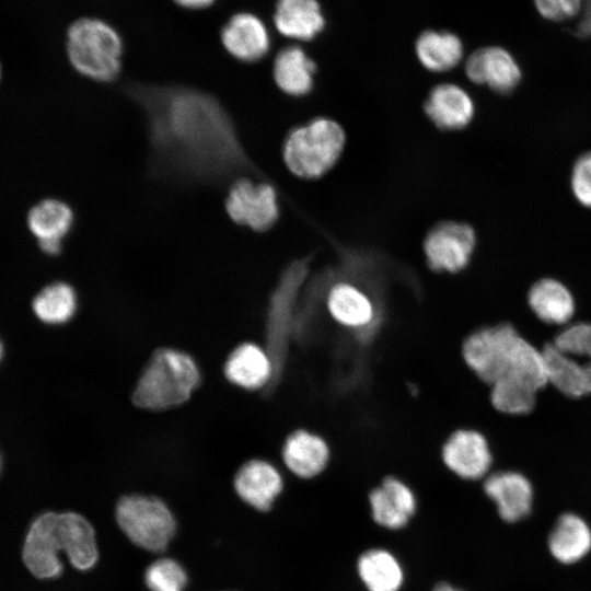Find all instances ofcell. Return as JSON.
Masks as SVG:
<instances>
[{"label":"cell","instance_id":"1","mask_svg":"<svg viewBox=\"0 0 591 591\" xmlns=\"http://www.w3.org/2000/svg\"><path fill=\"white\" fill-rule=\"evenodd\" d=\"M121 91L144 118L147 166L153 178L183 187H223L241 176H263L228 108L211 93L139 82Z\"/></svg>","mask_w":591,"mask_h":591},{"label":"cell","instance_id":"2","mask_svg":"<svg viewBox=\"0 0 591 591\" xmlns=\"http://www.w3.org/2000/svg\"><path fill=\"white\" fill-rule=\"evenodd\" d=\"M201 382L196 360L173 347L155 349L137 378L130 401L139 409L161 413L187 403Z\"/></svg>","mask_w":591,"mask_h":591},{"label":"cell","instance_id":"3","mask_svg":"<svg viewBox=\"0 0 591 591\" xmlns=\"http://www.w3.org/2000/svg\"><path fill=\"white\" fill-rule=\"evenodd\" d=\"M541 351L549 386L573 399L591 395V322L560 327Z\"/></svg>","mask_w":591,"mask_h":591},{"label":"cell","instance_id":"4","mask_svg":"<svg viewBox=\"0 0 591 591\" xmlns=\"http://www.w3.org/2000/svg\"><path fill=\"white\" fill-rule=\"evenodd\" d=\"M345 142V131L337 121L316 117L288 132L282 146L283 162L297 177L316 179L337 163Z\"/></svg>","mask_w":591,"mask_h":591},{"label":"cell","instance_id":"5","mask_svg":"<svg viewBox=\"0 0 591 591\" xmlns=\"http://www.w3.org/2000/svg\"><path fill=\"white\" fill-rule=\"evenodd\" d=\"M123 39L117 31L96 18L76 20L67 32V54L71 66L83 77L109 83L121 70Z\"/></svg>","mask_w":591,"mask_h":591},{"label":"cell","instance_id":"6","mask_svg":"<svg viewBox=\"0 0 591 591\" xmlns=\"http://www.w3.org/2000/svg\"><path fill=\"white\" fill-rule=\"evenodd\" d=\"M509 322L484 326L462 344L466 366L485 384L491 385L514 368L534 347Z\"/></svg>","mask_w":591,"mask_h":591},{"label":"cell","instance_id":"7","mask_svg":"<svg viewBox=\"0 0 591 591\" xmlns=\"http://www.w3.org/2000/svg\"><path fill=\"white\" fill-rule=\"evenodd\" d=\"M116 520L130 541L151 552L164 551L176 532L172 511L154 496L121 497L116 506Z\"/></svg>","mask_w":591,"mask_h":591},{"label":"cell","instance_id":"8","mask_svg":"<svg viewBox=\"0 0 591 591\" xmlns=\"http://www.w3.org/2000/svg\"><path fill=\"white\" fill-rule=\"evenodd\" d=\"M224 208L234 223L254 232L268 231L280 215L275 186L252 176H241L229 185Z\"/></svg>","mask_w":591,"mask_h":591},{"label":"cell","instance_id":"9","mask_svg":"<svg viewBox=\"0 0 591 591\" xmlns=\"http://www.w3.org/2000/svg\"><path fill=\"white\" fill-rule=\"evenodd\" d=\"M476 243L475 230L470 224L440 222L425 237L426 264L436 274L457 275L468 267Z\"/></svg>","mask_w":591,"mask_h":591},{"label":"cell","instance_id":"10","mask_svg":"<svg viewBox=\"0 0 591 591\" xmlns=\"http://www.w3.org/2000/svg\"><path fill=\"white\" fill-rule=\"evenodd\" d=\"M60 552L65 553L60 515L56 512H45L30 526L23 545V561L37 578H56L63 569L59 558Z\"/></svg>","mask_w":591,"mask_h":591},{"label":"cell","instance_id":"11","mask_svg":"<svg viewBox=\"0 0 591 591\" xmlns=\"http://www.w3.org/2000/svg\"><path fill=\"white\" fill-rule=\"evenodd\" d=\"M444 466L466 482L484 479L494 468V456L488 439L475 429H457L441 449Z\"/></svg>","mask_w":591,"mask_h":591},{"label":"cell","instance_id":"12","mask_svg":"<svg viewBox=\"0 0 591 591\" xmlns=\"http://www.w3.org/2000/svg\"><path fill=\"white\" fill-rule=\"evenodd\" d=\"M482 488L503 521H521L532 511L534 487L521 471L494 470L483 479Z\"/></svg>","mask_w":591,"mask_h":591},{"label":"cell","instance_id":"13","mask_svg":"<svg viewBox=\"0 0 591 591\" xmlns=\"http://www.w3.org/2000/svg\"><path fill=\"white\" fill-rule=\"evenodd\" d=\"M325 305L332 320L348 329H363L375 318L373 299L351 276H340L338 281L329 285Z\"/></svg>","mask_w":591,"mask_h":591},{"label":"cell","instance_id":"14","mask_svg":"<svg viewBox=\"0 0 591 591\" xmlns=\"http://www.w3.org/2000/svg\"><path fill=\"white\" fill-rule=\"evenodd\" d=\"M465 74L475 84H485L500 94L512 92L522 72L515 58L505 48L490 46L476 49L465 61Z\"/></svg>","mask_w":591,"mask_h":591},{"label":"cell","instance_id":"15","mask_svg":"<svg viewBox=\"0 0 591 591\" xmlns=\"http://www.w3.org/2000/svg\"><path fill=\"white\" fill-rule=\"evenodd\" d=\"M233 486L245 503L256 510L267 511L282 493L285 480L273 461L254 457L240 466L234 475Z\"/></svg>","mask_w":591,"mask_h":591},{"label":"cell","instance_id":"16","mask_svg":"<svg viewBox=\"0 0 591 591\" xmlns=\"http://www.w3.org/2000/svg\"><path fill=\"white\" fill-rule=\"evenodd\" d=\"M525 299L533 315L545 325L560 328L576 318V297L570 287L556 277L534 280Z\"/></svg>","mask_w":591,"mask_h":591},{"label":"cell","instance_id":"17","mask_svg":"<svg viewBox=\"0 0 591 591\" xmlns=\"http://www.w3.org/2000/svg\"><path fill=\"white\" fill-rule=\"evenodd\" d=\"M227 381L241 390L264 391L274 378V364L264 346L243 341L235 346L223 363Z\"/></svg>","mask_w":591,"mask_h":591},{"label":"cell","instance_id":"18","mask_svg":"<svg viewBox=\"0 0 591 591\" xmlns=\"http://www.w3.org/2000/svg\"><path fill=\"white\" fill-rule=\"evenodd\" d=\"M280 460L296 477L312 479L326 470L331 460V449L322 436L300 428L285 439Z\"/></svg>","mask_w":591,"mask_h":591},{"label":"cell","instance_id":"19","mask_svg":"<svg viewBox=\"0 0 591 591\" xmlns=\"http://www.w3.org/2000/svg\"><path fill=\"white\" fill-rule=\"evenodd\" d=\"M225 50L242 62H256L270 48V36L265 23L255 14L240 12L230 18L221 31Z\"/></svg>","mask_w":591,"mask_h":591},{"label":"cell","instance_id":"20","mask_svg":"<svg viewBox=\"0 0 591 591\" xmlns=\"http://www.w3.org/2000/svg\"><path fill=\"white\" fill-rule=\"evenodd\" d=\"M368 499L374 521L389 529L404 526L416 510L413 489L395 475L383 477Z\"/></svg>","mask_w":591,"mask_h":591},{"label":"cell","instance_id":"21","mask_svg":"<svg viewBox=\"0 0 591 591\" xmlns=\"http://www.w3.org/2000/svg\"><path fill=\"white\" fill-rule=\"evenodd\" d=\"M424 109L433 125L442 130L463 129L475 114V105L470 94L454 83L436 85L429 92Z\"/></svg>","mask_w":591,"mask_h":591},{"label":"cell","instance_id":"22","mask_svg":"<svg viewBox=\"0 0 591 591\" xmlns=\"http://www.w3.org/2000/svg\"><path fill=\"white\" fill-rule=\"evenodd\" d=\"M74 213L69 205L58 199H45L35 205L27 218L31 232L37 237L40 250L57 255L62 240L70 232Z\"/></svg>","mask_w":591,"mask_h":591},{"label":"cell","instance_id":"23","mask_svg":"<svg viewBox=\"0 0 591 591\" xmlns=\"http://www.w3.org/2000/svg\"><path fill=\"white\" fill-rule=\"evenodd\" d=\"M547 545L558 563L576 564L591 551V528L580 515L563 513L548 535Z\"/></svg>","mask_w":591,"mask_h":591},{"label":"cell","instance_id":"24","mask_svg":"<svg viewBox=\"0 0 591 591\" xmlns=\"http://www.w3.org/2000/svg\"><path fill=\"white\" fill-rule=\"evenodd\" d=\"M274 24L282 36L310 40L322 32L325 20L316 0H277Z\"/></svg>","mask_w":591,"mask_h":591},{"label":"cell","instance_id":"25","mask_svg":"<svg viewBox=\"0 0 591 591\" xmlns=\"http://www.w3.org/2000/svg\"><path fill=\"white\" fill-rule=\"evenodd\" d=\"M315 62L296 45L282 48L276 56L273 77L276 85L290 96H303L314 84Z\"/></svg>","mask_w":591,"mask_h":591},{"label":"cell","instance_id":"26","mask_svg":"<svg viewBox=\"0 0 591 591\" xmlns=\"http://www.w3.org/2000/svg\"><path fill=\"white\" fill-rule=\"evenodd\" d=\"M65 554L79 570L91 569L99 559L95 533L90 522L74 512L60 513Z\"/></svg>","mask_w":591,"mask_h":591},{"label":"cell","instance_id":"27","mask_svg":"<svg viewBox=\"0 0 591 591\" xmlns=\"http://www.w3.org/2000/svg\"><path fill=\"white\" fill-rule=\"evenodd\" d=\"M420 63L432 72L453 69L463 58L464 47L460 37L450 32L425 31L415 45Z\"/></svg>","mask_w":591,"mask_h":591},{"label":"cell","instance_id":"28","mask_svg":"<svg viewBox=\"0 0 591 591\" xmlns=\"http://www.w3.org/2000/svg\"><path fill=\"white\" fill-rule=\"evenodd\" d=\"M358 572L369 591H398L403 571L395 557L384 549H371L358 560Z\"/></svg>","mask_w":591,"mask_h":591},{"label":"cell","instance_id":"29","mask_svg":"<svg viewBox=\"0 0 591 591\" xmlns=\"http://www.w3.org/2000/svg\"><path fill=\"white\" fill-rule=\"evenodd\" d=\"M34 313L44 323L63 324L70 321L78 306L77 293L72 286L57 281L46 286L33 300Z\"/></svg>","mask_w":591,"mask_h":591},{"label":"cell","instance_id":"30","mask_svg":"<svg viewBox=\"0 0 591 591\" xmlns=\"http://www.w3.org/2000/svg\"><path fill=\"white\" fill-rule=\"evenodd\" d=\"M144 582L150 591H184L188 583L185 568L172 558H161L146 570Z\"/></svg>","mask_w":591,"mask_h":591},{"label":"cell","instance_id":"31","mask_svg":"<svg viewBox=\"0 0 591 591\" xmlns=\"http://www.w3.org/2000/svg\"><path fill=\"white\" fill-rule=\"evenodd\" d=\"M571 192L577 201L591 208V151L581 154L575 162L570 176Z\"/></svg>","mask_w":591,"mask_h":591},{"label":"cell","instance_id":"32","mask_svg":"<svg viewBox=\"0 0 591 591\" xmlns=\"http://www.w3.org/2000/svg\"><path fill=\"white\" fill-rule=\"evenodd\" d=\"M537 12L546 20L560 22L582 11L586 0H533Z\"/></svg>","mask_w":591,"mask_h":591},{"label":"cell","instance_id":"33","mask_svg":"<svg viewBox=\"0 0 591 591\" xmlns=\"http://www.w3.org/2000/svg\"><path fill=\"white\" fill-rule=\"evenodd\" d=\"M176 4L186 9H205L216 0H173Z\"/></svg>","mask_w":591,"mask_h":591},{"label":"cell","instance_id":"34","mask_svg":"<svg viewBox=\"0 0 591 591\" xmlns=\"http://www.w3.org/2000/svg\"><path fill=\"white\" fill-rule=\"evenodd\" d=\"M432 591H462V590L453 588L452 586L448 583H439L432 589Z\"/></svg>","mask_w":591,"mask_h":591},{"label":"cell","instance_id":"35","mask_svg":"<svg viewBox=\"0 0 591 591\" xmlns=\"http://www.w3.org/2000/svg\"><path fill=\"white\" fill-rule=\"evenodd\" d=\"M2 356V346H1V343H0V358Z\"/></svg>","mask_w":591,"mask_h":591},{"label":"cell","instance_id":"36","mask_svg":"<svg viewBox=\"0 0 591 591\" xmlns=\"http://www.w3.org/2000/svg\"><path fill=\"white\" fill-rule=\"evenodd\" d=\"M0 78H1V66H0Z\"/></svg>","mask_w":591,"mask_h":591}]
</instances>
